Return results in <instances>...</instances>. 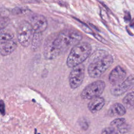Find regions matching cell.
<instances>
[{"mask_svg":"<svg viewBox=\"0 0 134 134\" xmlns=\"http://www.w3.org/2000/svg\"><path fill=\"white\" fill-rule=\"evenodd\" d=\"M82 39V34L74 29H65L58 33L53 34L45 40L43 56L47 59H55L66 52Z\"/></svg>","mask_w":134,"mask_h":134,"instance_id":"1","label":"cell"},{"mask_svg":"<svg viewBox=\"0 0 134 134\" xmlns=\"http://www.w3.org/2000/svg\"><path fill=\"white\" fill-rule=\"evenodd\" d=\"M113 56L105 50H97L90 57L87 68L88 75L92 78L100 76L112 65Z\"/></svg>","mask_w":134,"mask_h":134,"instance_id":"2","label":"cell"},{"mask_svg":"<svg viewBox=\"0 0 134 134\" xmlns=\"http://www.w3.org/2000/svg\"><path fill=\"white\" fill-rule=\"evenodd\" d=\"M91 44L85 41L79 42L72 48L66 59V64L73 68L83 63L87 59L91 52Z\"/></svg>","mask_w":134,"mask_h":134,"instance_id":"3","label":"cell"},{"mask_svg":"<svg viewBox=\"0 0 134 134\" xmlns=\"http://www.w3.org/2000/svg\"><path fill=\"white\" fill-rule=\"evenodd\" d=\"M34 32L30 23L26 20L22 21L17 29L18 41L23 46L28 47L31 42Z\"/></svg>","mask_w":134,"mask_h":134,"instance_id":"4","label":"cell"},{"mask_svg":"<svg viewBox=\"0 0 134 134\" xmlns=\"http://www.w3.org/2000/svg\"><path fill=\"white\" fill-rule=\"evenodd\" d=\"M105 83L102 80L94 81L87 85L82 91L81 97L83 99H91L100 96L105 88Z\"/></svg>","mask_w":134,"mask_h":134,"instance_id":"5","label":"cell"},{"mask_svg":"<svg viewBox=\"0 0 134 134\" xmlns=\"http://www.w3.org/2000/svg\"><path fill=\"white\" fill-rule=\"evenodd\" d=\"M85 76V66L80 64L72 68L69 76V81L71 88L75 89L82 83Z\"/></svg>","mask_w":134,"mask_h":134,"instance_id":"6","label":"cell"},{"mask_svg":"<svg viewBox=\"0 0 134 134\" xmlns=\"http://www.w3.org/2000/svg\"><path fill=\"white\" fill-rule=\"evenodd\" d=\"M134 87V75H130L123 80L121 83L114 87L110 90L111 95L115 96H119L126 92L130 91Z\"/></svg>","mask_w":134,"mask_h":134,"instance_id":"7","label":"cell"},{"mask_svg":"<svg viewBox=\"0 0 134 134\" xmlns=\"http://www.w3.org/2000/svg\"><path fill=\"white\" fill-rule=\"evenodd\" d=\"M30 23L34 32L42 33L48 27V21L46 18L40 14H34L31 16Z\"/></svg>","mask_w":134,"mask_h":134,"instance_id":"8","label":"cell"},{"mask_svg":"<svg viewBox=\"0 0 134 134\" xmlns=\"http://www.w3.org/2000/svg\"><path fill=\"white\" fill-rule=\"evenodd\" d=\"M126 75V71L120 66L118 65L112 70L108 77L109 83L115 86L121 83Z\"/></svg>","mask_w":134,"mask_h":134,"instance_id":"9","label":"cell"},{"mask_svg":"<svg viewBox=\"0 0 134 134\" xmlns=\"http://www.w3.org/2000/svg\"><path fill=\"white\" fill-rule=\"evenodd\" d=\"M105 104V99L99 96L91 99L90 102L88 104L87 107L89 110L92 113H96L103 108Z\"/></svg>","mask_w":134,"mask_h":134,"instance_id":"10","label":"cell"},{"mask_svg":"<svg viewBox=\"0 0 134 134\" xmlns=\"http://www.w3.org/2000/svg\"><path fill=\"white\" fill-rule=\"evenodd\" d=\"M110 125L117 130L118 133H127L129 131V126L126 124V119L124 118H117L114 119L110 122Z\"/></svg>","mask_w":134,"mask_h":134,"instance_id":"11","label":"cell"},{"mask_svg":"<svg viewBox=\"0 0 134 134\" xmlns=\"http://www.w3.org/2000/svg\"><path fill=\"white\" fill-rule=\"evenodd\" d=\"M17 43L16 40L14 39L1 43L0 44V53L3 56H6L10 54L16 49Z\"/></svg>","mask_w":134,"mask_h":134,"instance_id":"12","label":"cell"},{"mask_svg":"<svg viewBox=\"0 0 134 134\" xmlns=\"http://www.w3.org/2000/svg\"><path fill=\"white\" fill-rule=\"evenodd\" d=\"M126 113L125 107L121 104L116 103L110 107L107 114L109 117H120L124 115Z\"/></svg>","mask_w":134,"mask_h":134,"instance_id":"13","label":"cell"},{"mask_svg":"<svg viewBox=\"0 0 134 134\" xmlns=\"http://www.w3.org/2000/svg\"><path fill=\"white\" fill-rule=\"evenodd\" d=\"M122 103L127 109L134 108V91L128 93L123 98Z\"/></svg>","mask_w":134,"mask_h":134,"instance_id":"14","label":"cell"},{"mask_svg":"<svg viewBox=\"0 0 134 134\" xmlns=\"http://www.w3.org/2000/svg\"><path fill=\"white\" fill-rule=\"evenodd\" d=\"M14 34L4 28H0V43L13 39Z\"/></svg>","mask_w":134,"mask_h":134,"instance_id":"15","label":"cell"},{"mask_svg":"<svg viewBox=\"0 0 134 134\" xmlns=\"http://www.w3.org/2000/svg\"><path fill=\"white\" fill-rule=\"evenodd\" d=\"M42 40L41 33L34 32L31 40L32 48L34 50L37 49L40 45Z\"/></svg>","mask_w":134,"mask_h":134,"instance_id":"16","label":"cell"},{"mask_svg":"<svg viewBox=\"0 0 134 134\" xmlns=\"http://www.w3.org/2000/svg\"><path fill=\"white\" fill-rule=\"evenodd\" d=\"M101 133L103 134H112V133H118V132L115 128L110 126V127H107L103 129Z\"/></svg>","mask_w":134,"mask_h":134,"instance_id":"17","label":"cell"},{"mask_svg":"<svg viewBox=\"0 0 134 134\" xmlns=\"http://www.w3.org/2000/svg\"><path fill=\"white\" fill-rule=\"evenodd\" d=\"M80 125L81 126V128L82 129H84L85 130L88 127V125L86 121V120L85 119H81V121H80Z\"/></svg>","mask_w":134,"mask_h":134,"instance_id":"18","label":"cell"},{"mask_svg":"<svg viewBox=\"0 0 134 134\" xmlns=\"http://www.w3.org/2000/svg\"><path fill=\"white\" fill-rule=\"evenodd\" d=\"M0 112L2 115H4L5 113V104L2 100H0Z\"/></svg>","mask_w":134,"mask_h":134,"instance_id":"19","label":"cell"},{"mask_svg":"<svg viewBox=\"0 0 134 134\" xmlns=\"http://www.w3.org/2000/svg\"><path fill=\"white\" fill-rule=\"evenodd\" d=\"M25 11H26V9H25L16 7L13 9L12 12H13V13L15 14H21L23 12H24Z\"/></svg>","mask_w":134,"mask_h":134,"instance_id":"20","label":"cell"},{"mask_svg":"<svg viewBox=\"0 0 134 134\" xmlns=\"http://www.w3.org/2000/svg\"><path fill=\"white\" fill-rule=\"evenodd\" d=\"M124 20L125 21V22L127 23L130 21L131 20V15L129 13V12H127L125 13V15H124Z\"/></svg>","mask_w":134,"mask_h":134,"instance_id":"21","label":"cell"},{"mask_svg":"<svg viewBox=\"0 0 134 134\" xmlns=\"http://www.w3.org/2000/svg\"><path fill=\"white\" fill-rule=\"evenodd\" d=\"M130 27L134 29V18H133L132 20H130Z\"/></svg>","mask_w":134,"mask_h":134,"instance_id":"22","label":"cell"}]
</instances>
